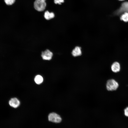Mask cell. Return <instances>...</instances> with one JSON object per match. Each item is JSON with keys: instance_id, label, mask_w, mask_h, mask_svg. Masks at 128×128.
<instances>
[{"instance_id": "cell-3", "label": "cell", "mask_w": 128, "mask_h": 128, "mask_svg": "<svg viewBox=\"0 0 128 128\" xmlns=\"http://www.w3.org/2000/svg\"><path fill=\"white\" fill-rule=\"evenodd\" d=\"M48 118L49 121L53 123H59L62 120V119L60 115L54 112L50 113L48 115Z\"/></svg>"}, {"instance_id": "cell-13", "label": "cell", "mask_w": 128, "mask_h": 128, "mask_svg": "<svg viewBox=\"0 0 128 128\" xmlns=\"http://www.w3.org/2000/svg\"><path fill=\"white\" fill-rule=\"evenodd\" d=\"M54 3L56 4L61 5L64 2V0H54Z\"/></svg>"}, {"instance_id": "cell-5", "label": "cell", "mask_w": 128, "mask_h": 128, "mask_svg": "<svg viewBox=\"0 0 128 128\" xmlns=\"http://www.w3.org/2000/svg\"><path fill=\"white\" fill-rule=\"evenodd\" d=\"M9 103L11 107L16 108L19 105L20 103L17 98L15 97L11 98L9 101Z\"/></svg>"}, {"instance_id": "cell-4", "label": "cell", "mask_w": 128, "mask_h": 128, "mask_svg": "<svg viewBox=\"0 0 128 128\" xmlns=\"http://www.w3.org/2000/svg\"><path fill=\"white\" fill-rule=\"evenodd\" d=\"M53 55L52 53L49 50L47 49L41 53V56L43 59L45 60H51Z\"/></svg>"}, {"instance_id": "cell-14", "label": "cell", "mask_w": 128, "mask_h": 128, "mask_svg": "<svg viewBox=\"0 0 128 128\" xmlns=\"http://www.w3.org/2000/svg\"><path fill=\"white\" fill-rule=\"evenodd\" d=\"M125 115L126 116L128 117V107L126 108L124 110Z\"/></svg>"}, {"instance_id": "cell-6", "label": "cell", "mask_w": 128, "mask_h": 128, "mask_svg": "<svg viewBox=\"0 0 128 128\" xmlns=\"http://www.w3.org/2000/svg\"><path fill=\"white\" fill-rule=\"evenodd\" d=\"M124 12L128 13V2H126L122 3L116 13L119 14Z\"/></svg>"}, {"instance_id": "cell-15", "label": "cell", "mask_w": 128, "mask_h": 128, "mask_svg": "<svg viewBox=\"0 0 128 128\" xmlns=\"http://www.w3.org/2000/svg\"><path fill=\"white\" fill-rule=\"evenodd\" d=\"M120 0V1H123V0Z\"/></svg>"}, {"instance_id": "cell-12", "label": "cell", "mask_w": 128, "mask_h": 128, "mask_svg": "<svg viewBox=\"0 0 128 128\" xmlns=\"http://www.w3.org/2000/svg\"><path fill=\"white\" fill-rule=\"evenodd\" d=\"M4 1L6 5H10L14 3L15 0H4Z\"/></svg>"}, {"instance_id": "cell-7", "label": "cell", "mask_w": 128, "mask_h": 128, "mask_svg": "<svg viewBox=\"0 0 128 128\" xmlns=\"http://www.w3.org/2000/svg\"><path fill=\"white\" fill-rule=\"evenodd\" d=\"M72 54L74 56H77L80 55L82 54L81 48L79 46H76L73 50Z\"/></svg>"}, {"instance_id": "cell-10", "label": "cell", "mask_w": 128, "mask_h": 128, "mask_svg": "<svg viewBox=\"0 0 128 128\" xmlns=\"http://www.w3.org/2000/svg\"><path fill=\"white\" fill-rule=\"evenodd\" d=\"M34 81L36 84H39L43 82V78L41 75H37L34 78Z\"/></svg>"}, {"instance_id": "cell-8", "label": "cell", "mask_w": 128, "mask_h": 128, "mask_svg": "<svg viewBox=\"0 0 128 128\" xmlns=\"http://www.w3.org/2000/svg\"><path fill=\"white\" fill-rule=\"evenodd\" d=\"M112 71L116 73L119 72L120 69V66L119 63L117 62H114L111 67Z\"/></svg>"}, {"instance_id": "cell-9", "label": "cell", "mask_w": 128, "mask_h": 128, "mask_svg": "<svg viewBox=\"0 0 128 128\" xmlns=\"http://www.w3.org/2000/svg\"><path fill=\"white\" fill-rule=\"evenodd\" d=\"M44 16L46 19L49 20L54 18L55 17V14L52 12H50L49 11H47L45 12Z\"/></svg>"}, {"instance_id": "cell-2", "label": "cell", "mask_w": 128, "mask_h": 128, "mask_svg": "<svg viewBox=\"0 0 128 128\" xmlns=\"http://www.w3.org/2000/svg\"><path fill=\"white\" fill-rule=\"evenodd\" d=\"M107 89L109 91L116 90L118 87V83L114 80L112 79L108 80L106 84Z\"/></svg>"}, {"instance_id": "cell-11", "label": "cell", "mask_w": 128, "mask_h": 128, "mask_svg": "<svg viewBox=\"0 0 128 128\" xmlns=\"http://www.w3.org/2000/svg\"><path fill=\"white\" fill-rule=\"evenodd\" d=\"M120 19L125 22H128V13L125 12L121 16Z\"/></svg>"}, {"instance_id": "cell-1", "label": "cell", "mask_w": 128, "mask_h": 128, "mask_svg": "<svg viewBox=\"0 0 128 128\" xmlns=\"http://www.w3.org/2000/svg\"><path fill=\"white\" fill-rule=\"evenodd\" d=\"M46 0H35L34 2V7L38 11H42L45 9L46 3Z\"/></svg>"}]
</instances>
